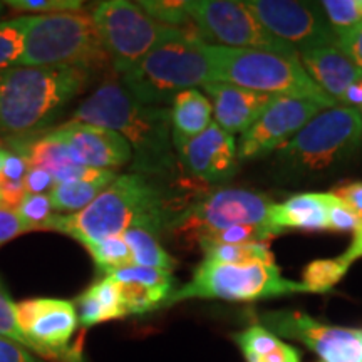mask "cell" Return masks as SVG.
Here are the masks:
<instances>
[{"instance_id": "obj_12", "label": "cell", "mask_w": 362, "mask_h": 362, "mask_svg": "<svg viewBox=\"0 0 362 362\" xmlns=\"http://www.w3.org/2000/svg\"><path fill=\"white\" fill-rule=\"evenodd\" d=\"M16 317L30 352L45 361L81 362V352L71 341L79 327L74 302L56 297H37L17 302Z\"/></svg>"}, {"instance_id": "obj_48", "label": "cell", "mask_w": 362, "mask_h": 362, "mask_svg": "<svg viewBox=\"0 0 362 362\" xmlns=\"http://www.w3.org/2000/svg\"><path fill=\"white\" fill-rule=\"evenodd\" d=\"M4 13V2H0V16Z\"/></svg>"}, {"instance_id": "obj_35", "label": "cell", "mask_w": 362, "mask_h": 362, "mask_svg": "<svg viewBox=\"0 0 362 362\" xmlns=\"http://www.w3.org/2000/svg\"><path fill=\"white\" fill-rule=\"evenodd\" d=\"M4 6L11 7L12 11L19 12H37L59 13V12H79L83 11L84 2L81 0H6Z\"/></svg>"}, {"instance_id": "obj_39", "label": "cell", "mask_w": 362, "mask_h": 362, "mask_svg": "<svg viewBox=\"0 0 362 362\" xmlns=\"http://www.w3.org/2000/svg\"><path fill=\"white\" fill-rule=\"evenodd\" d=\"M330 193L342 200L359 218H362V181H344V183L336 185Z\"/></svg>"}, {"instance_id": "obj_6", "label": "cell", "mask_w": 362, "mask_h": 362, "mask_svg": "<svg viewBox=\"0 0 362 362\" xmlns=\"http://www.w3.org/2000/svg\"><path fill=\"white\" fill-rule=\"evenodd\" d=\"M197 34L158 45L146 57L121 76V84L136 101L165 107L180 93L211 81L210 62Z\"/></svg>"}, {"instance_id": "obj_46", "label": "cell", "mask_w": 362, "mask_h": 362, "mask_svg": "<svg viewBox=\"0 0 362 362\" xmlns=\"http://www.w3.org/2000/svg\"><path fill=\"white\" fill-rule=\"evenodd\" d=\"M245 361H247V362H262V361H259V359H252V357H245Z\"/></svg>"}, {"instance_id": "obj_20", "label": "cell", "mask_w": 362, "mask_h": 362, "mask_svg": "<svg viewBox=\"0 0 362 362\" xmlns=\"http://www.w3.org/2000/svg\"><path fill=\"white\" fill-rule=\"evenodd\" d=\"M298 57L310 79L325 94L336 99L339 106L346 89L357 81H362V71L337 45L310 49L298 54Z\"/></svg>"}, {"instance_id": "obj_32", "label": "cell", "mask_w": 362, "mask_h": 362, "mask_svg": "<svg viewBox=\"0 0 362 362\" xmlns=\"http://www.w3.org/2000/svg\"><path fill=\"white\" fill-rule=\"evenodd\" d=\"M16 210L25 223L33 226V230H47L54 216V206L49 194L25 193L19 205L16 206Z\"/></svg>"}, {"instance_id": "obj_27", "label": "cell", "mask_w": 362, "mask_h": 362, "mask_svg": "<svg viewBox=\"0 0 362 362\" xmlns=\"http://www.w3.org/2000/svg\"><path fill=\"white\" fill-rule=\"evenodd\" d=\"M351 265L339 259H320L307 264L302 270V285L309 293H324L332 291L344 279Z\"/></svg>"}, {"instance_id": "obj_3", "label": "cell", "mask_w": 362, "mask_h": 362, "mask_svg": "<svg viewBox=\"0 0 362 362\" xmlns=\"http://www.w3.org/2000/svg\"><path fill=\"white\" fill-rule=\"evenodd\" d=\"M83 67H11L0 71V136L37 134L94 81Z\"/></svg>"}, {"instance_id": "obj_40", "label": "cell", "mask_w": 362, "mask_h": 362, "mask_svg": "<svg viewBox=\"0 0 362 362\" xmlns=\"http://www.w3.org/2000/svg\"><path fill=\"white\" fill-rule=\"evenodd\" d=\"M0 362H49L37 357L21 344L0 337Z\"/></svg>"}, {"instance_id": "obj_5", "label": "cell", "mask_w": 362, "mask_h": 362, "mask_svg": "<svg viewBox=\"0 0 362 362\" xmlns=\"http://www.w3.org/2000/svg\"><path fill=\"white\" fill-rule=\"evenodd\" d=\"M107 62L90 13L27 16L24 52L17 67H83L98 72Z\"/></svg>"}, {"instance_id": "obj_9", "label": "cell", "mask_w": 362, "mask_h": 362, "mask_svg": "<svg viewBox=\"0 0 362 362\" xmlns=\"http://www.w3.org/2000/svg\"><path fill=\"white\" fill-rule=\"evenodd\" d=\"M90 16L112 69L119 76L138 66L158 45L192 34L160 24L128 0H106Z\"/></svg>"}, {"instance_id": "obj_36", "label": "cell", "mask_w": 362, "mask_h": 362, "mask_svg": "<svg viewBox=\"0 0 362 362\" xmlns=\"http://www.w3.org/2000/svg\"><path fill=\"white\" fill-rule=\"evenodd\" d=\"M359 223V216L351 210L342 200L334 197L330 193L329 202V230L337 233L354 232V228Z\"/></svg>"}, {"instance_id": "obj_30", "label": "cell", "mask_w": 362, "mask_h": 362, "mask_svg": "<svg viewBox=\"0 0 362 362\" xmlns=\"http://www.w3.org/2000/svg\"><path fill=\"white\" fill-rule=\"evenodd\" d=\"M136 4L160 24L193 34L194 27L188 13L187 0H139Z\"/></svg>"}, {"instance_id": "obj_1", "label": "cell", "mask_w": 362, "mask_h": 362, "mask_svg": "<svg viewBox=\"0 0 362 362\" xmlns=\"http://www.w3.org/2000/svg\"><path fill=\"white\" fill-rule=\"evenodd\" d=\"M72 119L101 126L123 136L133 149V173L168 178L178 170L180 161L171 139L170 110L138 103L121 81L110 79L93 90L72 112Z\"/></svg>"}, {"instance_id": "obj_23", "label": "cell", "mask_w": 362, "mask_h": 362, "mask_svg": "<svg viewBox=\"0 0 362 362\" xmlns=\"http://www.w3.org/2000/svg\"><path fill=\"white\" fill-rule=\"evenodd\" d=\"M117 178L116 171L96 181H72V183H57L49 193L54 210L78 214L89 206Z\"/></svg>"}, {"instance_id": "obj_49", "label": "cell", "mask_w": 362, "mask_h": 362, "mask_svg": "<svg viewBox=\"0 0 362 362\" xmlns=\"http://www.w3.org/2000/svg\"><path fill=\"white\" fill-rule=\"evenodd\" d=\"M359 112H361V115H362V110H361V111H359Z\"/></svg>"}, {"instance_id": "obj_18", "label": "cell", "mask_w": 362, "mask_h": 362, "mask_svg": "<svg viewBox=\"0 0 362 362\" xmlns=\"http://www.w3.org/2000/svg\"><path fill=\"white\" fill-rule=\"evenodd\" d=\"M106 275L115 280L119 288L126 315H146L160 309L176 291V279L173 272L168 270L131 265Z\"/></svg>"}, {"instance_id": "obj_43", "label": "cell", "mask_w": 362, "mask_h": 362, "mask_svg": "<svg viewBox=\"0 0 362 362\" xmlns=\"http://www.w3.org/2000/svg\"><path fill=\"white\" fill-rule=\"evenodd\" d=\"M361 257H362V218H359V223H357V226L354 228V237H352L349 248H347L339 259H341L344 264L352 265V262L361 259Z\"/></svg>"}, {"instance_id": "obj_19", "label": "cell", "mask_w": 362, "mask_h": 362, "mask_svg": "<svg viewBox=\"0 0 362 362\" xmlns=\"http://www.w3.org/2000/svg\"><path fill=\"white\" fill-rule=\"evenodd\" d=\"M205 93L214 101L215 123L230 134H243L259 119L265 107L274 101V94H264L238 86L210 81L203 86Z\"/></svg>"}, {"instance_id": "obj_16", "label": "cell", "mask_w": 362, "mask_h": 362, "mask_svg": "<svg viewBox=\"0 0 362 362\" xmlns=\"http://www.w3.org/2000/svg\"><path fill=\"white\" fill-rule=\"evenodd\" d=\"M47 133L64 146L72 161L88 168L116 171L133 160V149L123 136L101 126L71 119Z\"/></svg>"}, {"instance_id": "obj_10", "label": "cell", "mask_w": 362, "mask_h": 362, "mask_svg": "<svg viewBox=\"0 0 362 362\" xmlns=\"http://www.w3.org/2000/svg\"><path fill=\"white\" fill-rule=\"evenodd\" d=\"M194 30L205 44L232 49H260L288 59H300L296 49L274 37L245 2L237 0H188Z\"/></svg>"}, {"instance_id": "obj_17", "label": "cell", "mask_w": 362, "mask_h": 362, "mask_svg": "<svg viewBox=\"0 0 362 362\" xmlns=\"http://www.w3.org/2000/svg\"><path fill=\"white\" fill-rule=\"evenodd\" d=\"M176 156L193 178L206 183L230 180L238 168L235 136L221 129L215 121L202 134L176 149Z\"/></svg>"}, {"instance_id": "obj_34", "label": "cell", "mask_w": 362, "mask_h": 362, "mask_svg": "<svg viewBox=\"0 0 362 362\" xmlns=\"http://www.w3.org/2000/svg\"><path fill=\"white\" fill-rule=\"evenodd\" d=\"M0 337H6L29 349V342L21 332L19 324L16 317V302L12 300L11 293L0 280ZM30 351V349H29Z\"/></svg>"}, {"instance_id": "obj_38", "label": "cell", "mask_w": 362, "mask_h": 362, "mask_svg": "<svg viewBox=\"0 0 362 362\" xmlns=\"http://www.w3.org/2000/svg\"><path fill=\"white\" fill-rule=\"evenodd\" d=\"M337 47L362 71V22L346 33L337 34Z\"/></svg>"}, {"instance_id": "obj_21", "label": "cell", "mask_w": 362, "mask_h": 362, "mask_svg": "<svg viewBox=\"0 0 362 362\" xmlns=\"http://www.w3.org/2000/svg\"><path fill=\"white\" fill-rule=\"evenodd\" d=\"M330 193H298L284 203H274L269 223L280 230H329Z\"/></svg>"}, {"instance_id": "obj_42", "label": "cell", "mask_w": 362, "mask_h": 362, "mask_svg": "<svg viewBox=\"0 0 362 362\" xmlns=\"http://www.w3.org/2000/svg\"><path fill=\"white\" fill-rule=\"evenodd\" d=\"M30 165L24 156L8 151L6 161H4L2 181L0 183H4V181H8V183H24Z\"/></svg>"}, {"instance_id": "obj_26", "label": "cell", "mask_w": 362, "mask_h": 362, "mask_svg": "<svg viewBox=\"0 0 362 362\" xmlns=\"http://www.w3.org/2000/svg\"><path fill=\"white\" fill-rule=\"evenodd\" d=\"M284 230L267 223L255 225H233L218 232L208 233L198 240L202 243H220V245H245V243H269L270 240L282 235Z\"/></svg>"}, {"instance_id": "obj_8", "label": "cell", "mask_w": 362, "mask_h": 362, "mask_svg": "<svg viewBox=\"0 0 362 362\" xmlns=\"http://www.w3.org/2000/svg\"><path fill=\"white\" fill-rule=\"evenodd\" d=\"M302 284L282 277L277 264H218L203 259L193 277L176 288L166 305H175L192 298H216L226 302H255L291 293H305Z\"/></svg>"}, {"instance_id": "obj_41", "label": "cell", "mask_w": 362, "mask_h": 362, "mask_svg": "<svg viewBox=\"0 0 362 362\" xmlns=\"http://www.w3.org/2000/svg\"><path fill=\"white\" fill-rule=\"evenodd\" d=\"M24 187L27 193L49 194L56 187V181H54V176L47 170L30 166L24 180Z\"/></svg>"}, {"instance_id": "obj_14", "label": "cell", "mask_w": 362, "mask_h": 362, "mask_svg": "<svg viewBox=\"0 0 362 362\" xmlns=\"http://www.w3.org/2000/svg\"><path fill=\"white\" fill-rule=\"evenodd\" d=\"M245 6L274 37L291 45L298 54L337 45V34L325 19L320 2L248 0Z\"/></svg>"}, {"instance_id": "obj_28", "label": "cell", "mask_w": 362, "mask_h": 362, "mask_svg": "<svg viewBox=\"0 0 362 362\" xmlns=\"http://www.w3.org/2000/svg\"><path fill=\"white\" fill-rule=\"evenodd\" d=\"M93 257L94 264L103 275L110 274L112 270L124 269V267L134 265L133 257H131L128 243L124 242L123 235H116V237H107L101 242L89 243L84 247Z\"/></svg>"}, {"instance_id": "obj_7", "label": "cell", "mask_w": 362, "mask_h": 362, "mask_svg": "<svg viewBox=\"0 0 362 362\" xmlns=\"http://www.w3.org/2000/svg\"><path fill=\"white\" fill-rule=\"evenodd\" d=\"M362 146V115L354 107L320 111L277 149V160L293 175L322 173L349 160Z\"/></svg>"}, {"instance_id": "obj_29", "label": "cell", "mask_w": 362, "mask_h": 362, "mask_svg": "<svg viewBox=\"0 0 362 362\" xmlns=\"http://www.w3.org/2000/svg\"><path fill=\"white\" fill-rule=\"evenodd\" d=\"M27 30V16L11 21H0V71L17 67L22 52Z\"/></svg>"}, {"instance_id": "obj_22", "label": "cell", "mask_w": 362, "mask_h": 362, "mask_svg": "<svg viewBox=\"0 0 362 362\" xmlns=\"http://www.w3.org/2000/svg\"><path fill=\"white\" fill-rule=\"evenodd\" d=\"M171 139L175 149L192 141L211 124L214 106L202 90L187 89L171 103Z\"/></svg>"}, {"instance_id": "obj_47", "label": "cell", "mask_w": 362, "mask_h": 362, "mask_svg": "<svg viewBox=\"0 0 362 362\" xmlns=\"http://www.w3.org/2000/svg\"><path fill=\"white\" fill-rule=\"evenodd\" d=\"M0 206H6V203H4V198H2V193H0Z\"/></svg>"}, {"instance_id": "obj_15", "label": "cell", "mask_w": 362, "mask_h": 362, "mask_svg": "<svg viewBox=\"0 0 362 362\" xmlns=\"http://www.w3.org/2000/svg\"><path fill=\"white\" fill-rule=\"evenodd\" d=\"M324 110L327 107L314 101L277 96L265 107L259 119L242 134L237 148L238 160L264 158L277 151Z\"/></svg>"}, {"instance_id": "obj_45", "label": "cell", "mask_w": 362, "mask_h": 362, "mask_svg": "<svg viewBox=\"0 0 362 362\" xmlns=\"http://www.w3.org/2000/svg\"><path fill=\"white\" fill-rule=\"evenodd\" d=\"M7 149L0 148V181H2V168H4V161H6L7 158Z\"/></svg>"}, {"instance_id": "obj_11", "label": "cell", "mask_w": 362, "mask_h": 362, "mask_svg": "<svg viewBox=\"0 0 362 362\" xmlns=\"http://www.w3.org/2000/svg\"><path fill=\"white\" fill-rule=\"evenodd\" d=\"M272 206L274 202L264 193L243 188H220L185 206L171 223V230L198 242L208 233L233 225L267 223Z\"/></svg>"}, {"instance_id": "obj_4", "label": "cell", "mask_w": 362, "mask_h": 362, "mask_svg": "<svg viewBox=\"0 0 362 362\" xmlns=\"http://www.w3.org/2000/svg\"><path fill=\"white\" fill-rule=\"evenodd\" d=\"M210 62L211 81H221L238 88L274 96L305 99L337 107L339 103L325 94L307 74L300 59H288L260 49H232L203 45Z\"/></svg>"}, {"instance_id": "obj_2", "label": "cell", "mask_w": 362, "mask_h": 362, "mask_svg": "<svg viewBox=\"0 0 362 362\" xmlns=\"http://www.w3.org/2000/svg\"><path fill=\"white\" fill-rule=\"evenodd\" d=\"M178 211L173 210L168 193L155 178L128 173L117 178L78 214L54 215L47 230L64 233L81 245L123 235L129 228L161 233L171 228Z\"/></svg>"}, {"instance_id": "obj_24", "label": "cell", "mask_w": 362, "mask_h": 362, "mask_svg": "<svg viewBox=\"0 0 362 362\" xmlns=\"http://www.w3.org/2000/svg\"><path fill=\"white\" fill-rule=\"evenodd\" d=\"M123 238L128 243L134 265L173 272L176 260L161 247L158 235L144 228H129L123 233Z\"/></svg>"}, {"instance_id": "obj_33", "label": "cell", "mask_w": 362, "mask_h": 362, "mask_svg": "<svg viewBox=\"0 0 362 362\" xmlns=\"http://www.w3.org/2000/svg\"><path fill=\"white\" fill-rule=\"evenodd\" d=\"M88 292L96 298L99 304H101L103 309L106 310L110 320H117V319H124V317H128L126 315L119 288H117L116 282L111 277L104 275V277L96 280L93 285H89Z\"/></svg>"}, {"instance_id": "obj_37", "label": "cell", "mask_w": 362, "mask_h": 362, "mask_svg": "<svg viewBox=\"0 0 362 362\" xmlns=\"http://www.w3.org/2000/svg\"><path fill=\"white\" fill-rule=\"evenodd\" d=\"M27 232H33V226L22 220L16 208L0 206V247Z\"/></svg>"}, {"instance_id": "obj_44", "label": "cell", "mask_w": 362, "mask_h": 362, "mask_svg": "<svg viewBox=\"0 0 362 362\" xmlns=\"http://www.w3.org/2000/svg\"><path fill=\"white\" fill-rule=\"evenodd\" d=\"M341 106L354 107L357 111L362 110V81H357L346 89L341 99Z\"/></svg>"}, {"instance_id": "obj_13", "label": "cell", "mask_w": 362, "mask_h": 362, "mask_svg": "<svg viewBox=\"0 0 362 362\" xmlns=\"http://www.w3.org/2000/svg\"><path fill=\"white\" fill-rule=\"evenodd\" d=\"M259 319L277 337L309 347L319 362H362V329L319 322L298 310L262 312Z\"/></svg>"}, {"instance_id": "obj_31", "label": "cell", "mask_w": 362, "mask_h": 362, "mask_svg": "<svg viewBox=\"0 0 362 362\" xmlns=\"http://www.w3.org/2000/svg\"><path fill=\"white\" fill-rule=\"evenodd\" d=\"M320 7L336 34L346 33L362 22V0H324Z\"/></svg>"}, {"instance_id": "obj_25", "label": "cell", "mask_w": 362, "mask_h": 362, "mask_svg": "<svg viewBox=\"0 0 362 362\" xmlns=\"http://www.w3.org/2000/svg\"><path fill=\"white\" fill-rule=\"evenodd\" d=\"M200 248L205 253V259L218 264H253L265 262L275 264L274 253L270 252L269 243H245V245H220V243H202Z\"/></svg>"}]
</instances>
